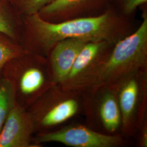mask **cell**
Listing matches in <instances>:
<instances>
[{"label":"cell","instance_id":"6da1fadb","mask_svg":"<svg viewBox=\"0 0 147 147\" xmlns=\"http://www.w3.org/2000/svg\"><path fill=\"white\" fill-rule=\"evenodd\" d=\"M129 34L109 13L57 23L47 21L37 13L27 16L20 44L27 51L47 57L51 48L64 39L116 43Z\"/></svg>","mask_w":147,"mask_h":147},{"label":"cell","instance_id":"7a4b0ae2","mask_svg":"<svg viewBox=\"0 0 147 147\" xmlns=\"http://www.w3.org/2000/svg\"><path fill=\"white\" fill-rule=\"evenodd\" d=\"M145 67H147V16H144L135 31L116 42L104 61L64 89L84 92L113 86L127 74Z\"/></svg>","mask_w":147,"mask_h":147},{"label":"cell","instance_id":"3957f363","mask_svg":"<svg viewBox=\"0 0 147 147\" xmlns=\"http://www.w3.org/2000/svg\"><path fill=\"white\" fill-rule=\"evenodd\" d=\"M1 78L11 82L16 103L26 109L54 84L47 57L28 51L5 63Z\"/></svg>","mask_w":147,"mask_h":147},{"label":"cell","instance_id":"277c9868","mask_svg":"<svg viewBox=\"0 0 147 147\" xmlns=\"http://www.w3.org/2000/svg\"><path fill=\"white\" fill-rule=\"evenodd\" d=\"M35 133L50 131L83 115L82 92L53 84L28 109Z\"/></svg>","mask_w":147,"mask_h":147},{"label":"cell","instance_id":"5b68a950","mask_svg":"<svg viewBox=\"0 0 147 147\" xmlns=\"http://www.w3.org/2000/svg\"><path fill=\"white\" fill-rule=\"evenodd\" d=\"M121 118V134L136 135L147 117V67L127 74L114 85Z\"/></svg>","mask_w":147,"mask_h":147},{"label":"cell","instance_id":"8992f818","mask_svg":"<svg viewBox=\"0 0 147 147\" xmlns=\"http://www.w3.org/2000/svg\"><path fill=\"white\" fill-rule=\"evenodd\" d=\"M82 93L85 124L104 134H121V118L115 86L101 87Z\"/></svg>","mask_w":147,"mask_h":147},{"label":"cell","instance_id":"52a82bcc","mask_svg":"<svg viewBox=\"0 0 147 147\" xmlns=\"http://www.w3.org/2000/svg\"><path fill=\"white\" fill-rule=\"evenodd\" d=\"M48 142L73 147H119L126 143V138L121 134H104L79 123H67L53 131L37 133L33 138L35 147Z\"/></svg>","mask_w":147,"mask_h":147},{"label":"cell","instance_id":"ba28073f","mask_svg":"<svg viewBox=\"0 0 147 147\" xmlns=\"http://www.w3.org/2000/svg\"><path fill=\"white\" fill-rule=\"evenodd\" d=\"M34 127L27 109L16 103L0 132V147H32Z\"/></svg>","mask_w":147,"mask_h":147},{"label":"cell","instance_id":"9c48e42d","mask_svg":"<svg viewBox=\"0 0 147 147\" xmlns=\"http://www.w3.org/2000/svg\"><path fill=\"white\" fill-rule=\"evenodd\" d=\"M86 40L70 38L57 42L48 53L47 58L54 84H61L67 79Z\"/></svg>","mask_w":147,"mask_h":147},{"label":"cell","instance_id":"30bf717a","mask_svg":"<svg viewBox=\"0 0 147 147\" xmlns=\"http://www.w3.org/2000/svg\"><path fill=\"white\" fill-rule=\"evenodd\" d=\"M116 43L106 40L88 42L76 58L68 77L60 84L67 88L107 58Z\"/></svg>","mask_w":147,"mask_h":147},{"label":"cell","instance_id":"8fae6325","mask_svg":"<svg viewBox=\"0 0 147 147\" xmlns=\"http://www.w3.org/2000/svg\"><path fill=\"white\" fill-rule=\"evenodd\" d=\"M15 92L11 82L7 79L0 80V132L11 109L16 105Z\"/></svg>","mask_w":147,"mask_h":147},{"label":"cell","instance_id":"7c38bea8","mask_svg":"<svg viewBox=\"0 0 147 147\" xmlns=\"http://www.w3.org/2000/svg\"><path fill=\"white\" fill-rule=\"evenodd\" d=\"M0 32L20 44L21 26L9 12L5 4H0Z\"/></svg>","mask_w":147,"mask_h":147},{"label":"cell","instance_id":"4fadbf2b","mask_svg":"<svg viewBox=\"0 0 147 147\" xmlns=\"http://www.w3.org/2000/svg\"><path fill=\"white\" fill-rule=\"evenodd\" d=\"M26 51L20 44L0 32V80L2 70L5 63Z\"/></svg>","mask_w":147,"mask_h":147},{"label":"cell","instance_id":"5bb4252c","mask_svg":"<svg viewBox=\"0 0 147 147\" xmlns=\"http://www.w3.org/2000/svg\"><path fill=\"white\" fill-rule=\"evenodd\" d=\"M87 0H53L39 12L40 16H53L79 6Z\"/></svg>","mask_w":147,"mask_h":147},{"label":"cell","instance_id":"9a60e30c","mask_svg":"<svg viewBox=\"0 0 147 147\" xmlns=\"http://www.w3.org/2000/svg\"><path fill=\"white\" fill-rule=\"evenodd\" d=\"M16 9L27 16H31L39 12L53 0H9Z\"/></svg>","mask_w":147,"mask_h":147},{"label":"cell","instance_id":"2e32d148","mask_svg":"<svg viewBox=\"0 0 147 147\" xmlns=\"http://www.w3.org/2000/svg\"><path fill=\"white\" fill-rule=\"evenodd\" d=\"M137 145L140 147H147V117L143 121L142 125L138 130Z\"/></svg>","mask_w":147,"mask_h":147},{"label":"cell","instance_id":"e0dca14e","mask_svg":"<svg viewBox=\"0 0 147 147\" xmlns=\"http://www.w3.org/2000/svg\"><path fill=\"white\" fill-rule=\"evenodd\" d=\"M147 1V0H124V11L126 14H130L135 11L138 7Z\"/></svg>","mask_w":147,"mask_h":147},{"label":"cell","instance_id":"ac0fdd59","mask_svg":"<svg viewBox=\"0 0 147 147\" xmlns=\"http://www.w3.org/2000/svg\"><path fill=\"white\" fill-rule=\"evenodd\" d=\"M8 0H0V4H5Z\"/></svg>","mask_w":147,"mask_h":147}]
</instances>
